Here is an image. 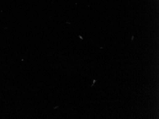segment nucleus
<instances>
[{"label": "nucleus", "mask_w": 159, "mask_h": 119, "mask_svg": "<svg viewBox=\"0 0 159 119\" xmlns=\"http://www.w3.org/2000/svg\"><path fill=\"white\" fill-rule=\"evenodd\" d=\"M96 80H93V85H92V86H93V85H94V84H95V83L96 82Z\"/></svg>", "instance_id": "nucleus-1"}]
</instances>
